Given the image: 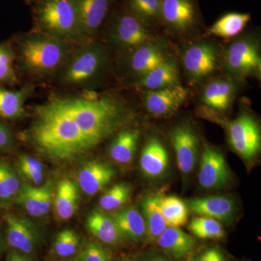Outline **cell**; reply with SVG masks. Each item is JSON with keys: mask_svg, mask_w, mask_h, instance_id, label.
Instances as JSON below:
<instances>
[{"mask_svg": "<svg viewBox=\"0 0 261 261\" xmlns=\"http://www.w3.org/2000/svg\"><path fill=\"white\" fill-rule=\"evenodd\" d=\"M18 166H24V167L38 170V171H44V165L41 161L31 157V156L27 155V154H23L19 158Z\"/></svg>", "mask_w": 261, "mask_h": 261, "instance_id": "40", "label": "cell"}, {"mask_svg": "<svg viewBox=\"0 0 261 261\" xmlns=\"http://www.w3.org/2000/svg\"><path fill=\"white\" fill-rule=\"evenodd\" d=\"M111 216L123 238L133 241H141L146 239L147 227L145 219L137 207L129 206L116 211Z\"/></svg>", "mask_w": 261, "mask_h": 261, "instance_id": "19", "label": "cell"}, {"mask_svg": "<svg viewBox=\"0 0 261 261\" xmlns=\"http://www.w3.org/2000/svg\"><path fill=\"white\" fill-rule=\"evenodd\" d=\"M44 185L42 187L24 184L15 197V202L32 217H42V207L44 198Z\"/></svg>", "mask_w": 261, "mask_h": 261, "instance_id": "31", "label": "cell"}, {"mask_svg": "<svg viewBox=\"0 0 261 261\" xmlns=\"http://www.w3.org/2000/svg\"><path fill=\"white\" fill-rule=\"evenodd\" d=\"M121 261H132V260H130V259L124 258V259H123V260H121Z\"/></svg>", "mask_w": 261, "mask_h": 261, "instance_id": "44", "label": "cell"}, {"mask_svg": "<svg viewBox=\"0 0 261 261\" xmlns=\"http://www.w3.org/2000/svg\"><path fill=\"white\" fill-rule=\"evenodd\" d=\"M140 140V132L135 129L122 130L114 139L110 155L113 161L121 164L132 162Z\"/></svg>", "mask_w": 261, "mask_h": 261, "instance_id": "25", "label": "cell"}, {"mask_svg": "<svg viewBox=\"0 0 261 261\" xmlns=\"http://www.w3.org/2000/svg\"><path fill=\"white\" fill-rule=\"evenodd\" d=\"M188 96V91L182 86L159 90L147 91L144 95L146 108L157 117L172 116L179 109Z\"/></svg>", "mask_w": 261, "mask_h": 261, "instance_id": "12", "label": "cell"}, {"mask_svg": "<svg viewBox=\"0 0 261 261\" xmlns=\"http://www.w3.org/2000/svg\"><path fill=\"white\" fill-rule=\"evenodd\" d=\"M84 39L93 37L108 14L113 0H73Z\"/></svg>", "mask_w": 261, "mask_h": 261, "instance_id": "15", "label": "cell"}, {"mask_svg": "<svg viewBox=\"0 0 261 261\" xmlns=\"http://www.w3.org/2000/svg\"><path fill=\"white\" fill-rule=\"evenodd\" d=\"M251 20L248 13H228L223 15L208 29L209 34L225 39L239 35Z\"/></svg>", "mask_w": 261, "mask_h": 261, "instance_id": "28", "label": "cell"}, {"mask_svg": "<svg viewBox=\"0 0 261 261\" xmlns=\"http://www.w3.org/2000/svg\"><path fill=\"white\" fill-rule=\"evenodd\" d=\"M189 229L200 239L219 240L225 236L224 228L219 221L202 216L193 218L189 225Z\"/></svg>", "mask_w": 261, "mask_h": 261, "instance_id": "33", "label": "cell"}, {"mask_svg": "<svg viewBox=\"0 0 261 261\" xmlns=\"http://www.w3.org/2000/svg\"><path fill=\"white\" fill-rule=\"evenodd\" d=\"M80 246V238L72 229H64L56 236L54 251L61 257H68L74 255Z\"/></svg>", "mask_w": 261, "mask_h": 261, "instance_id": "35", "label": "cell"}, {"mask_svg": "<svg viewBox=\"0 0 261 261\" xmlns=\"http://www.w3.org/2000/svg\"><path fill=\"white\" fill-rule=\"evenodd\" d=\"M111 37L117 45L130 50L152 42L147 25L130 12L117 15L111 28Z\"/></svg>", "mask_w": 261, "mask_h": 261, "instance_id": "7", "label": "cell"}, {"mask_svg": "<svg viewBox=\"0 0 261 261\" xmlns=\"http://www.w3.org/2000/svg\"><path fill=\"white\" fill-rule=\"evenodd\" d=\"M22 63L31 73L46 75L53 73L66 63L71 47L69 42L46 34H34L20 44Z\"/></svg>", "mask_w": 261, "mask_h": 261, "instance_id": "2", "label": "cell"}, {"mask_svg": "<svg viewBox=\"0 0 261 261\" xmlns=\"http://www.w3.org/2000/svg\"><path fill=\"white\" fill-rule=\"evenodd\" d=\"M140 168L149 178H158L166 172L168 166L167 150L157 138H152L146 144L140 156Z\"/></svg>", "mask_w": 261, "mask_h": 261, "instance_id": "18", "label": "cell"}, {"mask_svg": "<svg viewBox=\"0 0 261 261\" xmlns=\"http://www.w3.org/2000/svg\"><path fill=\"white\" fill-rule=\"evenodd\" d=\"M36 17L46 35L69 43L84 40L73 0H42Z\"/></svg>", "mask_w": 261, "mask_h": 261, "instance_id": "3", "label": "cell"}, {"mask_svg": "<svg viewBox=\"0 0 261 261\" xmlns=\"http://www.w3.org/2000/svg\"><path fill=\"white\" fill-rule=\"evenodd\" d=\"M14 143L13 132L0 118V152H9L14 146Z\"/></svg>", "mask_w": 261, "mask_h": 261, "instance_id": "38", "label": "cell"}, {"mask_svg": "<svg viewBox=\"0 0 261 261\" xmlns=\"http://www.w3.org/2000/svg\"><path fill=\"white\" fill-rule=\"evenodd\" d=\"M233 85L225 80H216L206 87L202 101L207 107L219 111H225L229 107L232 99Z\"/></svg>", "mask_w": 261, "mask_h": 261, "instance_id": "27", "label": "cell"}, {"mask_svg": "<svg viewBox=\"0 0 261 261\" xmlns=\"http://www.w3.org/2000/svg\"><path fill=\"white\" fill-rule=\"evenodd\" d=\"M179 81L177 65L171 59L140 79L138 85L147 91H154L179 85Z\"/></svg>", "mask_w": 261, "mask_h": 261, "instance_id": "22", "label": "cell"}, {"mask_svg": "<svg viewBox=\"0 0 261 261\" xmlns=\"http://www.w3.org/2000/svg\"><path fill=\"white\" fill-rule=\"evenodd\" d=\"M28 139L38 152L59 162L75 159L93 149L55 96L35 108Z\"/></svg>", "mask_w": 261, "mask_h": 261, "instance_id": "1", "label": "cell"}, {"mask_svg": "<svg viewBox=\"0 0 261 261\" xmlns=\"http://www.w3.org/2000/svg\"><path fill=\"white\" fill-rule=\"evenodd\" d=\"M160 205L168 226L180 228L187 224L189 209L181 199L176 196L161 197Z\"/></svg>", "mask_w": 261, "mask_h": 261, "instance_id": "30", "label": "cell"}, {"mask_svg": "<svg viewBox=\"0 0 261 261\" xmlns=\"http://www.w3.org/2000/svg\"><path fill=\"white\" fill-rule=\"evenodd\" d=\"M171 59L164 48L151 42L134 49L128 58V68L141 79Z\"/></svg>", "mask_w": 261, "mask_h": 261, "instance_id": "16", "label": "cell"}, {"mask_svg": "<svg viewBox=\"0 0 261 261\" xmlns=\"http://www.w3.org/2000/svg\"><path fill=\"white\" fill-rule=\"evenodd\" d=\"M116 173L112 166L98 161L84 163L78 175V185L86 195L92 196L108 186Z\"/></svg>", "mask_w": 261, "mask_h": 261, "instance_id": "14", "label": "cell"}, {"mask_svg": "<svg viewBox=\"0 0 261 261\" xmlns=\"http://www.w3.org/2000/svg\"><path fill=\"white\" fill-rule=\"evenodd\" d=\"M216 48L207 43L195 44L187 48L183 56V64L187 75L192 80H201L208 76L217 67Z\"/></svg>", "mask_w": 261, "mask_h": 261, "instance_id": "11", "label": "cell"}, {"mask_svg": "<svg viewBox=\"0 0 261 261\" xmlns=\"http://www.w3.org/2000/svg\"><path fill=\"white\" fill-rule=\"evenodd\" d=\"M8 261H32L28 257L22 255L18 252H12L9 254Z\"/></svg>", "mask_w": 261, "mask_h": 261, "instance_id": "42", "label": "cell"}, {"mask_svg": "<svg viewBox=\"0 0 261 261\" xmlns=\"http://www.w3.org/2000/svg\"><path fill=\"white\" fill-rule=\"evenodd\" d=\"M160 198L161 196L149 195L142 202L143 217L147 227L146 240L149 243L157 241L158 238L168 227L161 211Z\"/></svg>", "mask_w": 261, "mask_h": 261, "instance_id": "24", "label": "cell"}, {"mask_svg": "<svg viewBox=\"0 0 261 261\" xmlns=\"http://www.w3.org/2000/svg\"><path fill=\"white\" fill-rule=\"evenodd\" d=\"M132 188L128 184L119 183L113 185L100 197L99 207L104 211H114L126 205L130 200Z\"/></svg>", "mask_w": 261, "mask_h": 261, "instance_id": "34", "label": "cell"}, {"mask_svg": "<svg viewBox=\"0 0 261 261\" xmlns=\"http://www.w3.org/2000/svg\"><path fill=\"white\" fill-rule=\"evenodd\" d=\"M1 245H2V243H1V235H0V251H1Z\"/></svg>", "mask_w": 261, "mask_h": 261, "instance_id": "45", "label": "cell"}, {"mask_svg": "<svg viewBox=\"0 0 261 261\" xmlns=\"http://www.w3.org/2000/svg\"><path fill=\"white\" fill-rule=\"evenodd\" d=\"M225 65L228 73L240 80L258 74L261 68L258 44L250 38L233 42L226 51Z\"/></svg>", "mask_w": 261, "mask_h": 261, "instance_id": "5", "label": "cell"}, {"mask_svg": "<svg viewBox=\"0 0 261 261\" xmlns=\"http://www.w3.org/2000/svg\"><path fill=\"white\" fill-rule=\"evenodd\" d=\"M158 245L176 258L187 256L193 251L195 241L178 227L168 226L158 238Z\"/></svg>", "mask_w": 261, "mask_h": 261, "instance_id": "23", "label": "cell"}, {"mask_svg": "<svg viewBox=\"0 0 261 261\" xmlns=\"http://www.w3.org/2000/svg\"><path fill=\"white\" fill-rule=\"evenodd\" d=\"M196 0H162L161 20L168 28L177 32H187L198 23Z\"/></svg>", "mask_w": 261, "mask_h": 261, "instance_id": "8", "label": "cell"}, {"mask_svg": "<svg viewBox=\"0 0 261 261\" xmlns=\"http://www.w3.org/2000/svg\"><path fill=\"white\" fill-rule=\"evenodd\" d=\"M29 90H9L0 85V118L8 120L20 119L25 115L24 102Z\"/></svg>", "mask_w": 261, "mask_h": 261, "instance_id": "26", "label": "cell"}, {"mask_svg": "<svg viewBox=\"0 0 261 261\" xmlns=\"http://www.w3.org/2000/svg\"><path fill=\"white\" fill-rule=\"evenodd\" d=\"M162 0H127L129 12L149 25L159 23Z\"/></svg>", "mask_w": 261, "mask_h": 261, "instance_id": "32", "label": "cell"}, {"mask_svg": "<svg viewBox=\"0 0 261 261\" xmlns=\"http://www.w3.org/2000/svg\"><path fill=\"white\" fill-rule=\"evenodd\" d=\"M78 261H111V255L99 244L89 242L81 251Z\"/></svg>", "mask_w": 261, "mask_h": 261, "instance_id": "37", "label": "cell"}, {"mask_svg": "<svg viewBox=\"0 0 261 261\" xmlns=\"http://www.w3.org/2000/svg\"><path fill=\"white\" fill-rule=\"evenodd\" d=\"M171 140L176 152L178 167L184 174H188L195 167L198 157V140L189 126H176L171 132Z\"/></svg>", "mask_w": 261, "mask_h": 261, "instance_id": "13", "label": "cell"}, {"mask_svg": "<svg viewBox=\"0 0 261 261\" xmlns=\"http://www.w3.org/2000/svg\"><path fill=\"white\" fill-rule=\"evenodd\" d=\"M231 179V173L223 154L209 146L202 151L198 181L205 189L226 187Z\"/></svg>", "mask_w": 261, "mask_h": 261, "instance_id": "10", "label": "cell"}, {"mask_svg": "<svg viewBox=\"0 0 261 261\" xmlns=\"http://www.w3.org/2000/svg\"><path fill=\"white\" fill-rule=\"evenodd\" d=\"M7 239L10 246L25 254L35 250L40 239V231L37 225L27 218L5 214Z\"/></svg>", "mask_w": 261, "mask_h": 261, "instance_id": "9", "label": "cell"}, {"mask_svg": "<svg viewBox=\"0 0 261 261\" xmlns=\"http://www.w3.org/2000/svg\"><path fill=\"white\" fill-rule=\"evenodd\" d=\"M80 200V187L76 182L68 178L60 181L55 198V209L60 219L68 220L73 217L78 210Z\"/></svg>", "mask_w": 261, "mask_h": 261, "instance_id": "21", "label": "cell"}, {"mask_svg": "<svg viewBox=\"0 0 261 261\" xmlns=\"http://www.w3.org/2000/svg\"><path fill=\"white\" fill-rule=\"evenodd\" d=\"M189 210L202 217L228 222L235 213L234 201L224 196H212L187 201Z\"/></svg>", "mask_w": 261, "mask_h": 261, "instance_id": "17", "label": "cell"}, {"mask_svg": "<svg viewBox=\"0 0 261 261\" xmlns=\"http://www.w3.org/2000/svg\"><path fill=\"white\" fill-rule=\"evenodd\" d=\"M86 226L89 233L103 243L115 245L124 238L111 215L108 216L102 211H91L86 219Z\"/></svg>", "mask_w": 261, "mask_h": 261, "instance_id": "20", "label": "cell"}, {"mask_svg": "<svg viewBox=\"0 0 261 261\" xmlns=\"http://www.w3.org/2000/svg\"><path fill=\"white\" fill-rule=\"evenodd\" d=\"M21 185L18 171L9 163L0 160V205L9 207Z\"/></svg>", "mask_w": 261, "mask_h": 261, "instance_id": "29", "label": "cell"}, {"mask_svg": "<svg viewBox=\"0 0 261 261\" xmlns=\"http://www.w3.org/2000/svg\"><path fill=\"white\" fill-rule=\"evenodd\" d=\"M228 138L232 148L246 161L254 159L260 152V128L248 113L241 115L228 125Z\"/></svg>", "mask_w": 261, "mask_h": 261, "instance_id": "6", "label": "cell"}, {"mask_svg": "<svg viewBox=\"0 0 261 261\" xmlns=\"http://www.w3.org/2000/svg\"><path fill=\"white\" fill-rule=\"evenodd\" d=\"M190 261H224L222 253L217 249L212 248Z\"/></svg>", "mask_w": 261, "mask_h": 261, "instance_id": "41", "label": "cell"}, {"mask_svg": "<svg viewBox=\"0 0 261 261\" xmlns=\"http://www.w3.org/2000/svg\"><path fill=\"white\" fill-rule=\"evenodd\" d=\"M148 261H166L164 259L161 258V257H155V258L150 259Z\"/></svg>", "mask_w": 261, "mask_h": 261, "instance_id": "43", "label": "cell"}, {"mask_svg": "<svg viewBox=\"0 0 261 261\" xmlns=\"http://www.w3.org/2000/svg\"><path fill=\"white\" fill-rule=\"evenodd\" d=\"M18 168L19 174L21 175L29 183L34 185H39L42 183L44 177V171L31 169L24 166H18Z\"/></svg>", "mask_w": 261, "mask_h": 261, "instance_id": "39", "label": "cell"}, {"mask_svg": "<svg viewBox=\"0 0 261 261\" xmlns=\"http://www.w3.org/2000/svg\"><path fill=\"white\" fill-rule=\"evenodd\" d=\"M107 61V50L102 44L87 43L66 61L62 72V80L70 84L87 83L96 78Z\"/></svg>", "mask_w": 261, "mask_h": 261, "instance_id": "4", "label": "cell"}, {"mask_svg": "<svg viewBox=\"0 0 261 261\" xmlns=\"http://www.w3.org/2000/svg\"><path fill=\"white\" fill-rule=\"evenodd\" d=\"M14 60V53L10 44H0V85L13 84L17 82Z\"/></svg>", "mask_w": 261, "mask_h": 261, "instance_id": "36", "label": "cell"}]
</instances>
